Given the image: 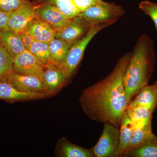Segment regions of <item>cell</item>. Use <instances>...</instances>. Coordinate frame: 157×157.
Listing matches in <instances>:
<instances>
[{"mask_svg":"<svg viewBox=\"0 0 157 157\" xmlns=\"http://www.w3.org/2000/svg\"><path fill=\"white\" fill-rule=\"evenodd\" d=\"M110 25L106 24L93 27L86 35L72 45L63 61L58 66L63 73L67 82L76 72L89 42L100 31Z\"/></svg>","mask_w":157,"mask_h":157,"instance_id":"3","label":"cell"},{"mask_svg":"<svg viewBox=\"0 0 157 157\" xmlns=\"http://www.w3.org/2000/svg\"><path fill=\"white\" fill-rule=\"evenodd\" d=\"M38 2L54 6L68 18H73L80 13L74 0H39Z\"/></svg>","mask_w":157,"mask_h":157,"instance_id":"21","label":"cell"},{"mask_svg":"<svg viewBox=\"0 0 157 157\" xmlns=\"http://www.w3.org/2000/svg\"><path fill=\"white\" fill-rule=\"evenodd\" d=\"M14 58L0 43V82L14 71Z\"/></svg>","mask_w":157,"mask_h":157,"instance_id":"23","label":"cell"},{"mask_svg":"<svg viewBox=\"0 0 157 157\" xmlns=\"http://www.w3.org/2000/svg\"><path fill=\"white\" fill-rule=\"evenodd\" d=\"M72 45L62 39L55 38L52 39L49 43V62L59 66L63 61Z\"/></svg>","mask_w":157,"mask_h":157,"instance_id":"19","label":"cell"},{"mask_svg":"<svg viewBox=\"0 0 157 157\" xmlns=\"http://www.w3.org/2000/svg\"><path fill=\"white\" fill-rule=\"evenodd\" d=\"M119 128L109 123H104L100 139L91 148L94 157H116L119 144Z\"/></svg>","mask_w":157,"mask_h":157,"instance_id":"5","label":"cell"},{"mask_svg":"<svg viewBox=\"0 0 157 157\" xmlns=\"http://www.w3.org/2000/svg\"><path fill=\"white\" fill-rule=\"evenodd\" d=\"M2 81L7 82L21 91L47 93L42 79L37 76L21 75L13 71Z\"/></svg>","mask_w":157,"mask_h":157,"instance_id":"9","label":"cell"},{"mask_svg":"<svg viewBox=\"0 0 157 157\" xmlns=\"http://www.w3.org/2000/svg\"><path fill=\"white\" fill-rule=\"evenodd\" d=\"M133 129V134L131 143L123 155L122 157L126 154L134 150L140 146L150 135L153 134L151 124L146 125L142 128Z\"/></svg>","mask_w":157,"mask_h":157,"instance_id":"22","label":"cell"},{"mask_svg":"<svg viewBox=\"0 0 157 157\" xmlns=\"http://www.w3.org/2000/svg\"><path fill=\"white\" fill-rule=\"evenodd\" d=\"M36 17L48 24L56 33L63 29L72 19L66 17L54 6L38 1L36 7Z\"/></svg>","mask_w":157,"mask_h":157,"instance_id":"8","label":"cell"},{"mask_svg":"<svg viewBox=\"0 0 157 157\" xmlns=\"http://www.w3.org/2000/svg\"><path fill=\"white\" fill-rule=\"evenodd\" d=\"M37 41L49 42L55 38L56 33L45 21L36 18L26 30Z\"/></svg>","mask_w":157,"mask_h":157,"instance_id":"15","label":"cell"},{"mask_svg":"<svg viewBox=\"0 0 157 157\" xmlns=\"http://www.w3.org/2000/svg\"><path fill=\"white\" fill-rule=\"evenodd\" d=\"M129 104L145 107L153 113L157 107V80L143 86Z\"/></svg>","mask_w":157,"mask_h":157,"instance_id":"13","label":"cell"},{"mask_svg":"<svg viewBox=\"0 0 157 157\" xmlns=\"http://www.w3.org/2000/svg\"><path fill=\"white\" fill-rule=\"evenodd\" d=\"M29 51L44 65L50 61L49 43L35 40Z\"/></svg>","mask_w":157,"mask_h":157,"instance_id":"24","label":"cell"},{"mask_svg":"<svg viewBox=\"0 0 157 157\" xmlns=\"http://www.w3.org/2000/svg\"><path fill=\"white\" fill-rule=\"evenodd\" d=\"M119 129V144L116 157H122L132 140L133 127L127 111L121 121Z\"/></svg>","mask_w":157,"mask_h":157,"instance_id":"18","label":"cell"},{"mask_svg":"<svg viewBox=\"0 0 157 157\" xmlns=\"http://www.w3.org/2000/svg\"><path fill=\"white\" fill-rule=\"evenodd\" d=\"M31 3L29 0H0V11L10 13Z\"/></svg>","mask_w":157,"mask_h":157,"instance_id":"26","label":"cell"},{"mask_svg":"<svg viewBox=\"0 0 157 157\" xmlns=\"http://www.w3.org/2000/svg\"><path fill=\"white\" fill-rule=\"evenodd\" d=\"M55 155L59 157H94L91 149L81 147L62 137L57 143Z\"/></svg>","mask_w":157,"mask_h":157,"instance_id":"14","label":"cell"},{"mask_svg":"<svg viewBox=\"0 0 157 157\" xmlns=\"http://www.w3.org/2000/svg\"><path fill=\"white\" fill-rule=\"evenodd\" d=\"M125 14V11L122 6L101 0L78 15L93 27L106 24L111 25Z\"/></svg>","mask_w":157,"mask_h":157,"instance_id":"4","label":"cell"},{"mask_svg":"<svg viewBox=\"0 0 157 157\" xmlns=\"http://www.w3.org/2000/svg\"><path fill=\"white\" fill-rule=\"evenodd\" d=\"M42 81L46 92L50 95L56 92L67 82L61 70L50 62L44 65Z\"/></svg>","mask_w":157,"mask_h":157,"instance_id":"11","label":"cell"},{"mask_svg":"<svg viewBox=\"0 0 157 157\" xmlns=\"http://www.w3.org/2000/svg\"><path fill=\"white\" fill-rule=\"evenodd\" d=\"M132 54L125 53L107 77L82 92L79 103L86 115L92 120L109 123L120 128L128 106L124 78Z\"/></svg>","mask_w":157,"mask_h":157,"instance_id":"1","label":"cell"},{"mask_svg":"<svg viewBox=\"0 0 157 157\" xmlns=\"http://www.w3.org/2000/svg\"><path fill=\"white\" fill-rule=\"evenodd\" d=\"M123 157H157V136L153 133L140 146Z\"/></svg>","mask_w":157,"mask_h":157,"instance_id":"20","label":"cell"},{"mask_svg":"<svg viewBox=\"0 0 157 157\" xmlns=\"http://www.w3.org/2000/svg\"><path fill=\"white\" fill-rule=\"evenodd\" d=\"M132 52L124 78L128 104L140 90L148 84L156 62L154 43L146 34L139 37Z\"/></svg>","mask_w":157,"mask_h":157,"instance_id":"2","label":"cell"},{"mask_svg":"<svg viewBox=\"0 0 157 157\" xmlns=\"http://www.w3.org/2000/svg\"><path fill=\"white\" fill-rule=\"evenodd\" d=\"M50 96L47 93L25 92L18 90L9 82H0V100L14 103L17 101L37 100Z\"/></svg>","mask_w":157,"mask_h":157,"instance_id":"12","label":"cell"},{"mask_svg":"<svg viewBox=\"0 0 157 157\" xmlns=\"http://www.w3.org/2000/svg\"><path fill=\"white\" fill-rule=\"evenodd\" d=\"M79 12H83L90 7L98 4L101 0H74Z\"/></svg>","mask_w":157,"mask_h":157,"instance_id":"27","label":"cell"},{"mask_svg":"<svg viewBox=\"0 0 157 157\" xmlns=\"http://www.w3.org/2000/svg\"><path fill=\"white\" fill-rule=\"evenodd\" d=\"M18 35L21 39L26 50H29L35 39L27 31H24Z\"/></svg>","mask_w":157,"mask_h":157,"instance_id":"28","label":"cell"},{"mask_svg":"<svg viewBox=\"0 0 157 157\" xmlns=\"http://www.w3.org/2000/svg\"><path fill=\"white\" fill-rule=\"evenodd\" d=\"M37 3L24 6L9 13V28L17 34L26 31L36 19V7Z\"/></svg>","mask_w":157,"mask_h":157,"instance_id":"7","label":"cell"},{"mask_svg":"<svg viewBox=\"0 0 157 157\" xmlns=\"http://www.w3.org/2000/svg\"><path fill=\"white\" fill-rule=\"evenodd\" d=\"M0 43L14 57L26 50L19 35L10 29L0 31Z\"/></svg>","mask_w":157,"mask_h":157,"instance_id":"16","label":"cell"},{"mask_svg":"<svg viewBox=\"0 0 157 157\" xmlns=\"http://www.w3.org/2000/svg\"><path fill=\"white\" fill-rule=\"evenodd\" d=\"M9 13L0 11V31L9 29Z\"/></svg>","mask_w":157,"mask_h":157,"instance_id":"29","label":"cell"},{"mask_svg":"<svg viewBox=\"0 0 157 157\" xmlns=\"http://www.w3.org/2000/svg\"><path fill=\"white\" fill-rule=\"evenodd\" d=\"M127 112L133 129L142 128L151 124L153 113L145 107L129 104Z\"/></svg>","mask_w":157,"mask_h":157,"instance_id":"17","label":"cell"},{"mask_svg":"<svg viewBox=\"0 0 157 157\" xmlns=\"http://www.w3.org/2000/svg\"><path fill=\"white\" fill-rule=\"evenodd\" d=\"M44 66L28 50L24 51L14 58V71L21 75L37 76L42 80Z\"/></svg>","mask_w":157,"mask_h":157,"instance_id":"6","label":"cell"},{"mask_svg":"<svg viewBox=\"0 0 157 157\" xmlns=\"http://www.w3.org/2000/svg\"><path fill=\"white\" fill-rule=\"evenodd\" d=\"M139 8L152 20L157 32V3L147 0L142 1L139 4Z\"/></svg>","mask_w":157,"mask_h":157,"instance_id":"25","label":"cell"},{"mask_svg":"<svg viewBox=\"0 0 157 157\" xmlns=\"http://www.w3.org/2000/svg\"><path fill=\"white\" fill-rule=\"evenodd\" d=\"M92 27L82 17L77 15L61 30L56 33L55 38L64 40L73 45L88 33Z\"/></svg>","mask_w":157,"mask_h":157,"instance_id":"10","label":"cell"}]
</instances>
